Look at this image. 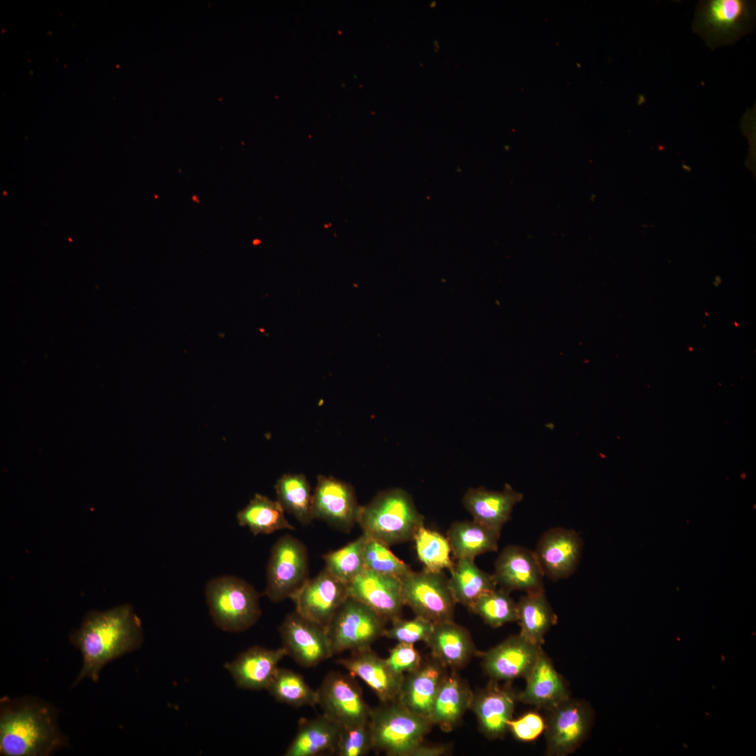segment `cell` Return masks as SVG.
Instances as JSON below:
<instances>
[{"mask_svg": "<svg viewBox=\"0 0 756 756\" xmlns=\"http://www.w3.org/2000/svg\"><path fill=\"white\" fill-rule=\"evenodd\" d=\"M385 659L391 669L400 675L411 673L421 665V657L411 643H398Z\"/></svg>", "mask_w": 756, "mask_h": 756, "instance_id": "41", "label": "cell"}, {"mask_svg": "<svg viewBox=\"0 0 756 756\" xmlns=\"http://www.w3.org/2000/svg\"><path fill=\"white\" fill-rule=\"evenodd\" d=\"M434 623L422 617L416 616L410 620L400 617L392 621V625L384 630L383 636L398 643L414 644L419 641L426 642L431 634Z\"/></svg>", "mask_w": 756, "mask_h": 756, "instance_id": "39", "label": "cell"}, {"mask_svg": "<svg viewBox=\"0 0 756 756\" xmlns=\"http://www.w3.org/2000/svg\"><path fill=\"white\" fill-rule=\"evenodd\" d=\"M342 726L326 715L301 718L297 733L285 756H318L335 754Z\"/></svg>", "mask_w": 756, "mask_h": 756, "instance_id": "25", "label": "cell"}, {"mask_svg": "<svg viewBox=\"0 0 756 756\" xmlns=\"http://www.w3.org/2000/svg\"><path fill=\"white\" fill-rule=\"evenodd\" d=\"M556 620L544 588L526 592L517 603V621L521 628L519 634L532 643L541 646L545 634L556 623Z\"/></svg>", "mask_w": 756, "mask_h": 756, "instance_id": "28", "label": "cell"}, {"mask_svg": "<svg viewBox=\"0 0 756 756\" xmlns=\"http://www.w3.org/2000/svg\"><path fill=\"white\" fill-rule=\"evenodd\" d=\"M517 700L518 694L494 682L474 695L471 708L486 737L498 738L508 730L507 722L512 718Z\"/></svg>", "mask_w": 756, "mask_h": 756, "instance_id": "21", "label": "cell"}, {"mask_svg": "<svg viewBox=\"0 0 756 756\" xmlns=\"http://www.w3.org/2000/svg\"><path fill=\"white\" fill-rule=\"evenodd\" d=\"M592 713L587 704L570 698L547 710L545 720L546 752L564 756L573 752L587 736Z\"/></svg>", "mask_w": 756, "mask_h": 756, "instance_id": "10", "label": "cell"}, {"mask_svg": "<svg viewBox=\"0 0 756 756\" xmlns=\"http://www.w3.org/2000/svg\"><path fill=\"white\" fill-rule=\"evenodd\" d=\"M71 642L80 651L83 661L74 685L85 678L97 681L107 663L141 645V621L128 604L105 611H92L71 634Z\"/></svg>", "mask_w": 756, "mask_h": 756, "instance_id": "1", "label": "cell"}, {"mask_svg": "<svg viewBox=\"0 0 756 756\" xmlns=\"http://www.w3.org/2000/svg\"><path fill=\"white\" fill-rule=\"evenodd\" d=\"M522 498V493L505 484L501 491L470 488L463 496V504L473 520L500 533L503 525L510 519L514 506Z\"/></svg>", "mask_w": 756, "mask_h": 756, "instance_id": "22", "label": "cell"}, {"mask_svg": "<svg viewBox=\"0 0 756 756\" xmlns=\"http://www.w3.org/2000/svg\"><path fill=\"white\" fill-rule=\"evenodd\" d=\"M500 533L475 520L454 522L447 538L456 559H471L498 550Z\"/></svg>", "mask_w": 756, "mask_h": 756, "instance_id": "29", "label": "cell"}, {"mask_svg": "<svg viewBox=\"0 0 756 756\" xmlns=\"http://www.w3.org/2000/svg\"><path fill=\"white\" fill-rule=\"evenodd\" d=\"M316 691L318 704L323 714L341 726L369 721L372 709L365 701L361 690L352 676L331 672Z\"/></svg>", "mask_w": 756, "mask_h": 756, "instance_id": "12", "label": "cell"}, {"mask_svg": "<svg viewBox=\"0 0 756 756\" xmlns=\"http://www.w3.org/2000/svg\"><path fill=\"white\" fill-rule=\"evenodd\" d=\"M373 748L369 721L342 726L335 752L338 756H363Z\"/></svg>", "mask_w": 756, "mask_h": 756, "instance_id": "38", "label": "cell"}, {"mask_svg": "<svg viewBox=\"0 0 756 756\" xmlns=\"http://www.w3.org/2000/svg\"><path fill=\"white\" fill-rule=\"evenodd\" d=\"M474 694L468 685L455 673L444 676L428 715L433 725L449 732L459 722L471 708Z\"/></svg>", "mask_w": 756, "mask_h": 756, "instance_id": "27", "label": "cell"}, {"mask_svg": "<svg viewBox=\"0 0 756 756\" xmlns=\"http://www.w3.org/2000/svg\"><path fill=\"white\" fill-rule=\"evenodd\" d=\"M205 597L214 622L223 631H246L261 615L256 590L234 576L223 575L210 580L205 587Z\"/></svg>", "mask_w": 756, "mask_h": 756, "instance_id": "5", "label": "cell"}, {"mask_svg": "<svg viewBox=\"0 0 756 756\" xmlns=\"http://www.w3.org/2000/svg\"><path fill=\"white\" fill-rule=\"evenodd\" d=\"M542 651L519 634L511 636L484 654L483 668L493 680L526 678Z\"/></svg>", "mask_w": 756, "mask_h": 756, "instance_id": "16", "label": "cell"}, {"mask_svg": "<svg viewBox=\"0 0 756 756\" xmlns=\"http://www.w3.org/2000/svg\"><path fill=\"white\" fill-rule=\"evenodd\" d=\"M448 748L444 746H427L424 743L413 752L412 756H439L447 753Z\"/></svg>", "mask_w": 756, "mask_h": 756, "instance_id": "42", "label": "cell"}, {"mask_svg": "<svg viewBox=\"0 0 756 756\" xmlns=\"http://www.w3.org/2000/svg\"><path fill=\"white\" fill-rule=\"evenodd\" d=\"M513 736L522 742H531L538 738L545 729V720L538 713L528 712L507 722Z\"/></svg>", "mask_w": 756, "mask_h": 756, "instance_id": "40", "label": "cell"}, {"mask_svg": "<svg viewBox=\"0 0 756 756\" xmlns=\"http://www.w3.org/2000/svg\"><path fill=\"white\" fill-rule=\"evenodd\" d=\"M64 742L57 729L54 711L47 704L25 699L1 701V755H48Z\"/></svg>", "mask_w": 756, "mask_h": 756, "instance_id": "2", "label": "cell"}, {"mask_svg": "<svg viewBox=\"0 0 756 756\" xmlns=\"http://www.w3.org/2000/svg\"><path fill=\"white\" fill-rule=\"evenodd\" d=\"M369 725L373 748L390 756H412L433 724L394 701L371 710Z\"/></svg>", "mask_w": 756, "mask_h": 756, "instance_id": "4", "label": "cell"}, {"mask_svg": "<svg viewBox=\"0 0 756 756\" xmlns=\"http://www.w3.org/2000/svg\"><path fill=\"white\" fill-rule=\"evenodd\" d=\"M443 666H463L477 652L469 632L453 620L436 623L426 642Z\"/></svg>", "mask_w": 756, "mask_h": 756, "instance_id": "26", "label": "cell"}, {"mask_svg": "<svg viewBox=\"0 0 756 756\" xmlns=\"http://www.w3.org/2000/svg\"><path fill=\"white\" fill-rule=\"evenodd\" d=\"M279 631L286 655L303 667H314L333 656L327 627L295 611L286 616Z\"/></svg>", "mask_w": 756, "mask_h": 756, "instance_id": "11", "label": "cell"}, {"mask_svg": "<svg viewBox=\"0 0 756 756\" xmlns=\"http://www.w3.org/2000/svg\"><path fill=\"white\" fill-rule=\"evenodd\" d=\"M346 585L349 597L365 604L386 621L400 617L405 606L401 580L365 568Z\"/></svg>", "mask_w": 756, "mask_h": 756, "instance_id": "15", "label": "cell"}, {"mask_svg": "<svg viewBox=\"0 0 756 756\" xmlns=\"http://www.w3.org/2000/svg\"><path fill=\"white\" fill-rule=\"evenodd\" d=\"M357 523L363 533L389 547L413 540L424 517L410 495L395 488L379 492L360 506Z\"/></svg>", "mask_w": 756, "mask_h": 756, "instance_id": "3", "label": "cell"}, {"mask_svg": "<svg viewBox=\"0 0 756 756\" xmlns=\"http://www.w3.org/2000/svg\"><path fill=\"white\" fill-rule=\"evenodd\" d=\"M386 622L365 604L348 597L327 626L333 655L370 648L383 636Z\"/></svg>", "mask_w": 756, "mask_h": 756, "instance_id": "8", "label": "cell"}, {"mask_svg": "<svg viewBox=\"0 0 756 756\" xmlns=\"http://www.w3.org/2000/svg\"><path fill=\"white\" fill-rule=\"evenodd\" d=\"M582 542L572 529L554 528L540 537L535 554L544 575L558 580L570 576L576 569Z\"/></svg>", "mask_w": 756, "mask_h": 756, "instance_id": "17", "label": "cell"}, {"mask_svg": "<svg viewBox=\"0 0 756 756\" xmlns=\"http://www.w3.org/2000/svg\"><path fill=\"white\" fill-rule=\"evenodd\" d=\"M755 7L746 0H708L698 4L692 30L707 46L732 44L752 31Z\"/></svg>", "mask_w": 756, "mask_h": 756, "instance_id": "6", "label": "cell"}, {"mask_svg": "<svg viewBox=\"0 0 756 756\" xmlns=\"http://www.w3.org/2000/svg\"><path fill=\"white\" fill-rule=\"evenodd\" d=\"M367 535L361 536L344 547L323 555L325 569L347 584L364 568V548Z\"/></svg>", "mask_w": 756, "mask_h": 756, "instance_id": "35", "label": "cell"}, {"mask_svg": "<svg viewBox=\"0 0 756 756\" xmlns=\"http://www.w3.org/2000/svg\"><path fill=\"white\" fill-rule=\"evenodd\" d=\"M401 582L404 604L416 616L434 624L453 620L456 603L442 572L412 571Z\"/></svg>", "mask_w": 756, "mask_h": 756, "instance_id": "9", "label": "cell"}, {"mask_svg": "<svg viewBox=\"0 0 756 756\" xmlns=\"http://www.w3.org/2000/svg\"><path fill=\"white\" fill-rule=\"evenodd\" d=\"M492 575L497 584L509 592L543 588L545 575L535 552L521 546L509 545L501 551Z\"/></svg>", "mask_w": 756, "mask_h": 756, "instance_id": "19", "label": "cell"}, {"mask_svg": "<svg viewBox=\"0 0 756 756\" xmlns=\"http://www.w3.org/2000/svg\"><path fill=\"white\" fill-rule=\"evenodd\" d=\"M360 507L349 484L332 476H318L313 493L314 519L348 532L357 523Z\"/></svg>", "mask_w": 756, "mask_h": 756, "instance_id": "14", "label": "cell"}, {"mask_svg": "<svg viewBox=\"0 0 756 756\" xmlns=\"http://www.w3.org/2000/svg\"><path fill=\"white\" fill-rule=\"evenodd\" d=\"M363 559L365 568L400 580L412 571L389 550L388 546L369 536L365 542Z\"/></svg>", "mask_w": 756, "mask_h": 756, "instance_id": "37", "label": "cell"}, {"mask_svg": "<svg viewBox=\"0 0 756 756\" xmlns=\"http://www.w3.org/2000/svg\"><path fill=\"white\" fill-rule=\"evenodd\" d=\"M442 666L435 660L405 675L396 701L410 710L428 718L444 677Z\"/></svg>", "mask_w": 756, "mask_h": 756, "instance_id": "24", "label": "cell"}, {"mask_svg": "<svg viewBox=\"0 0 756 756\" xmlns=\"http://www.w3.org/2000/svg\"><path fill=\"white\" fill-rule=\"evenodd\" d=\"M413 540L417 557L424 569L433 572L452 569L454 562L451 558V549L447 537L424 524L416 531Z\"/></svg>", "mask_w": 756, "mask_h": 756, "instance_id": "34", "label": "cell"}, {"mask_svg": "<svg viewBox=\"0 0 756 756\" xmlns=\"http://www.w3.org/2000/svg\"><path fill=\"white\" fill-rule=\"evenodd\" d=\"M279 702L299 708L318 704V694L299 673L279 668L266 689Z\"/></svg>", "mask_w": 756, "mask_h": 756, "instance_id": "33", "label": "cell"}, {"mask_svg": "<svg viewBox=\"0 0 756 756\" xmlns=\"http://www.w3.org/2000/svg\"><path fill=\"white\" fill-rule=\"evenodd\" d=\"M274 488L277 500L285 511L303 524L312 522L313 493L304 475L285 474L277 480Z\"/></svg>", "mask_w": 756, "mask_h": 756, "instance_id": "32", "label": "cell"}, {"mask_svg": "<svg viewBox=\"0 0 756 756\" xmlns=\"http://www.w3.org/2000/svg\"><path fill=\"white\" fill-rule=\"evenodd\" d=\"M450 573L448 584L455 602L468 608L482 594L496 588L493 575L479 569L474 559H457Z\"/></svg>", "mask_w": 756, "mask_h": 756, "instance_id": "30", "label": "cell"}, {"mask_svg": "<svg viewBox=\"0 0 756 756\" xmlns=\"http://www.w3.org/2000/svg\"><path fill=\"white\" fill-rule=\"evenodd\" d=\"M309 558L304 544L285 535L273 545L267 566L264 594L272 602L291 598L308 579Z\"/></svg>", "mask_w": 756, "mask_h": 756, "instance_id": "7", "label": "cell"}, {"mask_svg": "<svg viewBox=\"0 0 756 756\" xmlns=\"http://www.w3.org/2000/svg\"><path fill=\"white\" fill-rule=\"evenodd\" d=\"M279 502L256 493L237 514L238 524L248 527L255 535L270 534L279 530H295L285 517Z\"/></svg>", "mask_w": 756, "mask_h": 756, "instance_id": "31", "label": "cell"}, {"mask_svg": "<svg viewBox=\"0 0 756 756\" xmlns=\"http://www.w3.org/2000/svg\"><path fill=\"white\" fill-rule=\"evenodd\" d=\"M525 679V688L518 694L523 703L547 710L569 698L565 680L543 651Z\"/></svg>", "mask_w": 756, "mask_h": 756, "instance_id": "23", "label": "cell"}, {"mask_svg": "<svg viewBox=\"0 0 756 756\" xmlns=\"http://www.w3.org/2000/svg\"><path fill=\"white\" fill-rule=\"evenodd\" d=\"M337 663L352 676L361 679L377 695L382 704L396 701L405 675L393 671L386 659L379 657L370 648L352 651Z\"/></svg>", "mask_w": 756, "mask_h": 756, "instance_id": "18", "label": "cell"}, {"mask_svg": "<svg viewBox=\"0 0 756 756\" xmlns=\"http://www.w3.org/2000/svg\"><path fill=\"white\" fill-rule=\"evenodd\" d=\"M284 656L286 652L282 647L267 649L254 646L226 663L225 667L239 687L251 690H266Z\"/></svg>", "mask_w": 756, "mask_h": 756, "instance_id": "20", "label": "cell"}, {"mask_svg": "<svg viewBox=\"0 0 756 756\" xmlns=\"http://www.w3.org/2000/svg\"><path fill=\"white\" fill-rule=\"evenodd\" d=\"M348 597L347 585L324 568L308 578L291 598L297 613L327 627Z\"/></svg>", "mask_w": 756, "mask_h": 756, "instance_id": "13", "label": "cell"}, {"mask_svg": "<svg viewBox=\"0 0 756 756\" xmlns=\"http://www.w3.org/2000/svg\"><path fill=\"white\" fill-rule=\"evenodd\" d=\"M491 627L517 621V603L509 591L495 588L479 596L469 608Z\"/></svg>", "mask_w": 756, "mask_h": 756, "instance_id": "36", "label": "cell"}]
</instances>
